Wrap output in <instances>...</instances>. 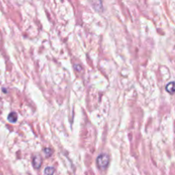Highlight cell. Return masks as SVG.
Wrapping results in <instances>:
<instances>
[{
	"instance_id": "cell-1",
	"label": "cell",
	"mask_w": 175,
	"mask_h": 175,
	"mask_svg": "<svg viewBox=\"0 0 175 175\" xmlns=\"http://www.w3.org/2000/svg\"><path fill=\"white\" fill-rule=\"evenodd\" d=\"M109 163V156L107 154H101L97 158V165L102 170L106 169Z\"/></svg>"
},
{
	"instance_id": "cell-2",
	"label": "cell",
	"mask_w": 175,
	"mask_h": 175,
	"mask_svg": "<svg viewBox=\"0 0 175 175\" xmlns=\"http://www.w3.org/2000/svg\"><path fill=\"white\" fill-rule=\"evenodd\" d=\"M88 2L91 4V5L96 11H97V12H102L103 11L104 6H103L102 0H88Z\"/></svg>"
},
{
	"instance_id": "cell-3",
	"label": "cell",
	"mask_w": 175,
	"mask_h": 175,
	"mask_svg": "<svg viewBox=\"0 0 175 175\" xmlns=\"http://www.w3.org/2000/svg\"><path fill=\"white\" fill-rule=\"evenodd\" d=\"M33 165L35 169H39L42 165V157L39 155H36L33 157Z\"/></svg>"
},
{
	"instance_id": "cell-4",
	"label": "cell",
	"mask_w": 175,
	"mask_h": 175,
	"mask_svg": "<svg viewBox=\"0 0 175 175\" xmlns=\"http://www.w3.org/2000/svg\"><path fill=\"white\" fill-rule=\"evenodd\" d=\"M18 119V115L16 112H10L8 115V121L10 123H16Z\"/></svg>"
},
{
	"instance_id": "cell-5",
	"label": "cell",
	"mask_w": 175,
	"mask_h": 175,
	"mask_svg": "<svg viewBox=\"0 0 175 175\" xmlns=\"http://www.w3.org/2000/svg\"><path fill=\"white\" fill-rule=\"evenodd\" d=\"M166 91H167L169 94L173 95L174 93V82L173 81H171L168 84H167L166 86Z\"/></svg>"
},
{
	"instance_id": "cell-6",
	"label": "cell",
	"mask_w": 175,
	"mask_h": 175,
	"mask_svg": "<svg viewBox=\"0 0 175 175\" xmlns=\"http://www.w3.org/2000/svg\"><path fill=\"white\" fill-rule=\"evenodd\" d=\"M55 173V168L52 167H46L44 173L45 175H53Z\"/></svg>"
},
{
	"instance_id": "cell-7",
	"label": "cell",
	"mask_w": 175,
	"mask_h": 175,
	"mask_svg": "<svg viewBox=\"0 0 175 175\" xmlns=\"http://www.w3.org/2000/svg\"><path fill=\"white\" fill-rule=\"evenodd\" d=\"M43 152H44V154L46 155V157H50V155H52V153H53V150L50 149V148H46V149L43 150Z\"/></svg>"
},
{
	"instance_id": "cell-8",
	"label": "cell",
	"mask_w": 175,
	"mask_h": 175,
	"mask_svg": "<svg viewBox=\"0 0 175 175\" xmlns=\"http://www.w3.org/2000/svg\"><path fill=\"white\" fill-rule=\"evenodd\" d=\"M80 67H81L80 65H75V68H76V69H77L78 71H80L81 69H82V68H81Z\"/></svg>"
}]
</instances>
